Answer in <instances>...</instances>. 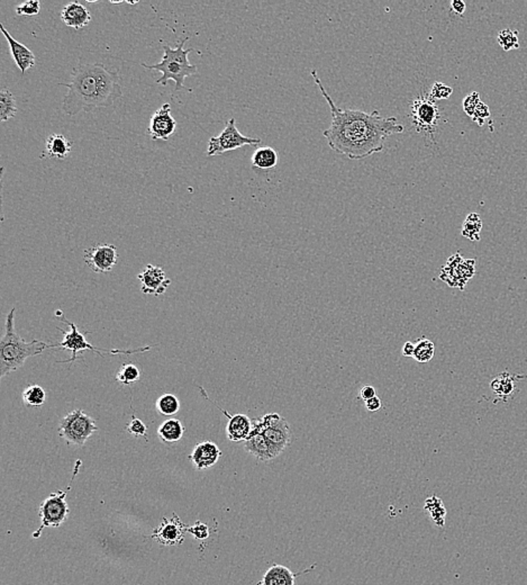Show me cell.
I'll list each match as a JSON object with an SVG mask.
<instances>
[{"instance_id": "obj_1", "label": "cell", "mask_w": 527, "mask_h": 585, "mask_svg": "<svg viewBox=\"0 0 527 585\" xmlns=\"http://www.w3.org/2000/svg\"><path fill=\"white\" fill-rule=\"evenodd\" d=\"M312 76L330 105L332 123L323 135L330 149L335 152L344 155L351 160H362L381 152L385 141L390 135L403 133L404 126L394 116L386 117L377 110L366 113L362 110L339 108L326 92L315 69H312Z\"/></svg>"}, {"instance_id": "obj_2", "label": "cell", "mask_w": 527, "mask_h": 585, "mask_svg": "<svg viewBox=\"0 0 527 585\" xmlns=\"http://www.w3.org/2000/svg\"><path fill=\"white\" fill-rule=\"evenodd\" d=\"M59 86L68 89L62 101V110L68 116L108 108L123 96L119 71L110 70L101 63L79 64L73 69L69 83Z\"/></svg>"}, {"instance_id": "obj_3", "label": "cell", "mask_w": 527, "mask_h": 585, "mask_svg": "<svg viewBox=\"0 0 527 585\" xmlns=\"http://www.w3.org/2000/svg\"><path fill=\"white\" fill-rule=\"evenodd\" d=\"M16 308H12L7 314L5 331L0 340V377L10 375L24 366L30 357L42 354L50 345L40 340L26 342L15 330Z\"/></svg>"}, {"instance_id": "obj_4", "label": "cell", "mask_w": 527, "mask_h": 585, "mask_svg": "<svg viewBox=\"0 0 527 585\" xmlns=\"http://www.w3.org/2000/svg\"><path fill=\"white\" fill-rule=\"evenodd\" d=\"M188 40V37H185L178 44L176 49H172L168 44H164L162 46L164 51L162 61L155 64L141 63V66L148 70L160 71L162 73V77L160 79L157 80V83L162 86H167L169 80H173L176 83L175 90L179 92L181 89L185 88L183 83H185L186 78L195 76L198 73L197 66L191 64L188 60V54L192 52L194 49H183V46Z\"/></svg>"}, {"instance_id": "obj_5", "label": "cell", "mask_w": 527, "mask_h": 585, "mask_svg": "<svg viewBox=\"0 0 527 585\" xmlns=\"http://www.w3.org/2000/svg\"><path fill=\"white\" fill-rule=\"evenodd\" d=\"M57 317H58L62 322L68 324L70 328V331H63V330L58 329L60 330L61 333H64L63 340H62L60 344H55V345L53 344V345H50L49 349H53V348H63L66 350H69L70 353H71V357H70L69 359L61 360V361H59L60 364H71L73 363V361H76V360L79 358L80 355L86 350L94 351L96 354L99 355L100 357H103V353H106V354L108 355H132L137 354V353H144V351H148L150 350V349H152V346L139 348V349H132V350L103 349V348L95 347V346L91 345V344H89V342L86 340V335H83V333H80L77 324L67 320V319L64 317L63 314H62V312H57Z\"/></svg>"}, {"instance_id": "obj_6", "label": "cell", "mask_w": 527, "mask_h": 585, "mask_svg": "<svg viewBox=\"0 0 527 585\" xmlns=\"http://www.w3.org/2000/svg\"><path fill=\"white\" fill-rule=\"evenodd\" d=\"M251 433L264 435L273 458L278 457L290 445V427L287 420L279 413H269L253 421Z\"/></svg>"}, {"instance_id": "obj_7", "label": "cell", "mask_w": 527, "mask_h": 585, "mask_svg": "<svg viewBox=\"0 0 527 585\" xmlns=\"http://www.w3.org/2000/svg\"><path fill=\"white\" fill-rule=\"evenodd\" d=\"M80 465H81V460H78L67 491H58L55 493H51L49 497H46V500L41 503L40 509H39L41 527L39 528L37 533H33L34 538H39L44 528H57L67 520L68 515H69V506H68L66 499H67L68 491L72 485L73 479L79 472Z\"/></svg>"}, {"instance_id": "obj_8", "label": "cell", "mask_w": 527, "mask_h": 585, "mask_svg": "<svg viewBox=\"0 0 527 585\" xmlns=\"http://www.w3.org/2000/svg\"><path fill=\"white\" fill-rule=\"evenodd\" d=\"M97 431L96 421L79 408L68 413L59 426V436L69 445L77 447L85 446L88 439Z\"/></svg>"}, {"instance_id": "obj_9", "label": "cell", "mask_w": 527, "mask_h": 585, "mask_svg": "<svg viewBox=\"0 0 527 585\" xmlns=\"http://www.w3.org/2000/svg\"><path fill=\"white\" fill-rule=\"evenodd\" d=\"M260 139L246 137L237 130L235 119H230L224 130L217 137L209 140L207 156H221L223 153L230 152L244 146H257L260 144Z\"/></svg>"}, {"instance_id": "obj_10", "label": "cell", "mask_w": 527, "mask_h": 585, "mask_svg": "<svg viewBox=\"0 0 527 585\" xmlns=\"http://www.w3.org/2000/svg\"><path fill=\"white\" fill-rule=\"evenodd\" d=\"M476 274V260L464 259L457 252L448 258L442 268L439 278L450 287L464 290L468 281Z\"/></svg>"}, {"instance_id": "obj_11", "label": "cell", "mask_w": 527, "mask_h": 585, "mask_svg": "<svg viewBox=\"0 0 527 585\" xmlns=\"http://www.w3.org/2000/svg\"><path fill=\"white\" fill-rule=\"evenodd\" d=\"M412 115L417 131L432 135L439 119V107L430 96H421L412 101Z\"/></svg>"}, {"instance_id": "obj_12", "label": "cell", "mask_w": 527, "mask_h": 585, "mask_svg": "<svg viewBox=\"0 0 527 585\" xmlns=\"http://www.w3.org/2000/svg\"><path fill=\"white\" fill-rule=\"evenodd\" d=\"M119 259L117 248L114 244H97L85 251V262L97 274L112 272Z\"/></svg>"}, {"instance_id": "obj_13", "label": "cell", "mask_w": 527, "mask_h": 585, "mask_svg": "<svg viewBox=\"0 0 527 585\" xmlns=\"http://www.w3.org/2000/svg\"><path fill=\"white\" fill-rule=\"evenodd\" d=\"M186 531L187 527L182 524L179 517L173 513L171 519L164 517L163 522L160 524V527L153 531L151 537L160 545L176 546L183 542Z\"/></svg>"}, {"instance_id": "obj_14", "label": "cell", "mask_w": 527, "mask_h": 585, "mask_svg": "<svg viewBox=\"0 0 527 585\" xmlns=\"http://www.w3.org/2000/svg\"><path fill=\"white\" fill-rule=\"evenodd\" d=\"M177 122L171 115V105L164 104L152 115L149 132L152 140L168 141L176 132Z\"/></svg>"}, {"instance_id": "obj_15", "label": "cell", "mask_w": 527, "mask_h": 585, "mask_svg": "<svg viewBox=\"0 0 527 585\" xmlns=\"http://www.w3.org/2000/svg\"><path fill=\"white\" fill-rule=\"evenodd\" d=\"M137 278L141 281V290L148 295L161 296L171 285V279L167 278L163 268L158 266L146 265Z\"/></svg>"}, {"instance_id": "obj_16", "label": "cell", "mask_w": 527, "mask_h": 585, "mask_svg": "<svg viewBox=\"0 0 527 585\" xmlns=\"http://www.w3.org/2000/svg\"><path fill=\"white\" fill-rule=\"evenodd\" d=\"M199 390L205 399L210 401L209 397H207L206 392L203 390V387H199ZM212 404L219 408V411L223 412L225 417L228 419V424L226 426V436H228V440L233 442H246V439L251 436L253 421L248 415H243V413L232 415L226 410H223L219 406H216L215 403H212Z\"/></svg>"}, {"instance_id": "obj_17", "label": "cell", "mask_w": 527, "mask_h": 585, "mask_svg": "<svg viewBox=\"0 0 527 585\" xmlns=\"http://www.w3.org/2000/svg\"><path fill=\"white\" fill-rule=\"evenodd\" d=\"M221 456V451L215 442H201L195 446L192 453L189 455V460L197 470H208L217 464Z\"/></svg>"}, {"instance_id": "obj_18", "label": "cell", "mask_w": 527, "mask_h": 585, "mask_svg": "<svg viewBox=\"0 0 527 585\" xmlns=\"http://www.w3.org/2000/svg\"><path fill=\"white\" fill-rule=\"evenodd\" d=\"M0 30L3 32V37L6 39L7 42L10 44L12 58L15 60L17 67L19 68L21 75H24L26 71L30 70V68L33 67L34 64H35V61H37L35 55L28 49V46L21 44L19 41H16L10 35V32L3 28V24H0Z\"/></svg>"}, {"instance_id": "obj_19", "label": "cell", "mask_w": 527, "mask_h": 585, "mask_svg": "<svg viewBox=\"0 0 527 585\" xmlns=\"http://www.w3.org/2000/svg\"><path fill=\"white\" fill-rule=\"evenodd\" d=\"M61 21L69 28L81 30L90 24L91 14L87 7L78 1H72L63 7L61 12Z\"/></svg>"}, {"instance_id": "obj_20", "label": "cell", "mask_w": 527, "mask_h": 585, "mask_svg": "<svg viewBox=\"0 0 527 585\" xmlns=\"http://www.w3.org/2000/svg\"><path fill=\"white\" fill-rule=\"evenodd\" d=\"M300 574L294 573L284 565L273 564L264 574L258 585H295Z\"/></svg>"}, {"instance_id": "obj_21", "label": "cell", "mask_w": 527, "mask_h": 585, "mask_svg": "<svg viewBox=\"0 0 527 585\" xmlns=\"http://www.w3.org/2000/svg\"><path fill=\"white\" fill-rule=\"evenodd\" d=\"M185 435V427L180 420L170 418L163 421L158 429V437L164 445L173 446L181 442Z\"/></svg>"}, {"instance_id": "obj_22", "label": "cell", "mask_w": 527, "mask_h": 585, "mask_svg": "<svg viewBox=\"0 0 527 585\" xmlns=\"http://www.w3.org/2000/svg\"><path fill=\"white\" fill-rule=\"evenodd\" d=\"M72 141L63 135H51L46 139V153L49 158L64 160L72 150Z\"/></svg>"}, {"instance_id": "obj_23", "label": "cell", "mask_w": 527, "mask_h": 585, "mask_svg": "<svg viewBox=\"0 0 527 585\" xmlns=\"http://www.w3.org/2000/svg\"><path fill=\"white\" fill-rule=\"evenodd\" d=\"M526 378L525 376L513 375L510 373L504 372L495 377L490 383L491 390H494L498 399L507 401L516 390V381Z\"/></svg>"}, {"instance_id": "obj_24", "label": "cell", "mask_w": 527, "mask_h": 585, "mask_svg": "<svg viewBox=\"0 0 527 585\" xmlns=\"http://www.w3.org/2000/svg\"><path fill=\"white\" fill-rule=\"evenodd\" d=\"M244 449L261 462L275 459L264 435L261 433H251V436L244 442Z\"/></svg>"}, {"instance_id": "obj_25", "label": "cell", "mask_w": 527, "mask_h": 585, "mask_svg": "<svg viewBox=\"0 0 527 585\" xmlns=\"http://www.w3.org/2000/svg\"><path fill=\"white\" fill-rule=\"evenodd\" d=\"M279 161L278 153L270 146H262L255 150L252 156V166L260 170H270L276 167Z\"/></svg>"}, {"instance_id": "obj_26", "label": "cell", "mask_w": 527, "mask_h": 585, "mask_svg": "<svg viewBox=\"0 0 527 585\" xmlns=\"http://www.w3.org/2000/svg\"><path fill=\"white\" fill-rule=\"evenodd\" d=\"M19 107L10 89L3 88L0 92V121L5 123L15 117Z\"/></svg>"}, {"instance_id": "obj_27", "label": "cell", "mask_w": 527, "mask_h": 585, "mask_svg": "<svg viewBox=\"0 0 527 585\" xmlns=\"http://www.w3.org/2000/svg\"><path fill=\"white\" fill-rule=\"evenodd\" d=\"M425 511L428 512L432 520L435 522L439 527H444L446 524V509L442 500L437 495L428 497V500L425 501L424 506Z\"/></svg>"}, {"instance_id": "obj_28", "label": "cell", "mask_w": 527, "mask_h": 585, "mask_svg": "<svg viewBox=\"0 0 527 585\" xmlns=\"http://www.w3.org/2000/svg\"><path fill=\"white\" fill-rule=\"evenodd\" d=\"M155 408L159 415L171 418L180 411V401L173 394H162L155 402Z\"/></svg>"}, {"instance_id": "obj_29", "label": "cell", "mask_w": 527, "mask_h": 585, "mask_svg": "<svg viewBox=\"0 0 527 585\" xmlns=\"http://www.w3.org/2000/svg\"><path fill=\"white\" fill-rule=\"evenodd\" d=\"M21 399L28 408H41L46 401V390L40 385H28L23 392Z\"/></svg>"}, {"instance_id": "obj_30", "label": "cell", "mask_w": 527, "mask_h": 585, "mask_svg": "<svg viewBox=\"0 0 527 585\" xmlns=\"http://www.w3.org/2000/svg\"><path fill=\"white\" fill-rule=\"evenodd\" d=\"M481 230L482 221L480 219V215L477 213H470L467 219H464L461 235H464V238L469 239L470 241L477 242L481 239V237H480Z\"/></svg>"}, {"instance_id": "obj_31", "label": "cell", "mask_w": 527, "mask_h": 585, "mask_svg": "<svg viewBox=\"0 0 527 585\" xmlns=\"http://www.w3.org/2000/svg\"><path fill=\"white\" fill-rule=\"evenodd\" d=\"M434 354H435V346L430 339H418L415 345V354L412 357L417 363H430Z\"/></svg>"}, {"instance_id": "obj_32", "label": "cell", "mask_w": 527, "mask_h": 585, "mask_svg": "<svg viewBox=\"0 0 527 585\" xmlns=\"http://www.w3.org/2000/svg\"><path fill=\"white\" fill-rule=\"evenodd\" d=\"M139 378H141V372H139L137 366L133 365V364L121 365L115 376L116 381H119V384L126 385V386L137 383L139 381Z\"/></svg>"}, {"instance_id": "obj_33", "label": "cell", "mask_w": 527, "mask_h": 585, "mask_svg": "<svg viewBox=\"0 0 527 585\" xmlns=\"http://www.w3.org/2000/svg\"><path fill=\"white\" fill-rule=\"evenodd\" d=\"M497 41L504 51H510V50L519 48L518 32L510 30V28H505L503 31H500L498 34Z\"/></svg>"}, {"instance_id": "obj_34", "label": "cell", "mask_w": 527, "mask_h": 585, "mask_svg": "<svg viewBox=\"0 0 527 585\" xmlns=\"http://www.w3.org/2000/svg\"><path fill=\"white\" fill-rule=\"evenodd\" d=\"M41 3L39 0H28L16 7L17 16H37L40 14Z\"/></svg>"}, {"instance_id": "obj_35", "label": "cell", "mask_w": 527, "mask_h": 585, "mask_svg": "<svg viewBox=\"0 0 527 585\" xmlns=\"http://www.w3.org/2000/svg\"><path fill=\"white\" fill-rule=\"evenodd\" d=\"M452 94H453V89L451 87H448V86L437 81V83H434L432 90H430V94L428 96L433 101H443V99H448V98L451 97Z\"/></svg>"}, {"instance_id": "obj_36", "label": "cell", "mask_w": 527, "mask_h": 585, "mask_svg": "<svg viewBox=\"0 0 527 585\" xmlns=\"http://www.w3.org/2000/svg\"><path fill=\"white\" fill-rule=\"evenodd\" d=\"M126 433L133 437H148V427L143 424L142 420L134 417L132 420L128 422V426L125 428Z\"/></svg>"}, {"instance_id": "obj_37", "label": "cell", "mask_w": 527, "mask_h": 585, "mask_svg": "<svg viewBox=\"0 0 527 585\" xmlns=\"http://www.w3.org/2000/svg\"><path fill=\"white\" fill-rule=\"evenodd\" d=\"M480 103H481V99H480V94L478 92H473L468 95L464 99V113L467 114L469 117H473L475 110Z\"/></svg>"}, {"instance_id": "obj_38", "label": "cell", "mask_w": 527, "mask_h": 585, "mask_svg": "<svg viewBox=\"0 0 527 585\" xmlns=\"http://www.w3.org/2000/svg\"><path fill=\"white\" fill-rule=\"evenodd\" d=\"M490 117V110H489V107L481 101L480 104L477 107L476 110H475V114H473V122H476L479 126H482L485 124V121L487 119Z\"/></svg>"}, {"instance_id": "obj_39", "label": "cell", "mask_w": 527, "mask_h": 585, "mask_svg": "<svg viewBox=\"0 0 527 585\" xmlns=\"http://www.w3.org/2000/svg\"><path fill=\"white\" fill-rule=\"evenodd\" d=\"M187 531L190 533L196 539H206L209 536L208 527L207 524L198 522L192 527H187Z\"/></svg>"}, {"instance_id": "obj_40", "label": "cell", "mask_w": 527, "mask_h": 585, "mask_svg": "<svg viewBox=\"0 0 527 585\" xmlns=\"http://www.w3.org/2000/svg\"><path fill=\"white\" fill-rule=\"evenodd\" d=\"M359 397H360L361 399H364V402L368 401V399H372V397H377L376 395V390H375V387L370 386V385H366V386L361 387L360 393H359Z\"/></svg>"}, {"instance_id": "obj_41", "label": "cell", "mask_w": 527, "mask_h": 585, "mask_svg": "<svg viewBox=\"0 0 527 585\" xmlns=\"http://www.w3.org/2000/svg\"><path fill=\"white\" fill-rule=\"evenodd\" d=\"M366 408L370 412L378 411V410L382 408L381 399H379L378 397L368 399V401H366Z\"/></svg>"}, {"instance_id": "obj_42", "label": "cell", "mask_w": 527, "mask_h": 585, "mask_svg": "<svg viewBox=\"0 0 527 585\" xmlns=\"http://www.w3.org/2000/svg\"><path fill=\"white\" fill-rule=\"evenodd\" d=\"M466 8H467V5L462 0H453V1H451V10L455 14H458V15H464Z\"/></svg>"}, {"instance_id": "obj_43", "label": "cell", "mask_w": 527, "mask_h": 585, "mask_svg": "<svg viewBox=\"0 0 527 585\" xmlns=\"http://www.w3.org/2000/svg\"><path fill=\"white\" fill-rule=\"evenodd\" d=\"M401 354H403L404 357H414V354H415V345L410 341L405 342Z\"/></svg>"}]
</instances>
